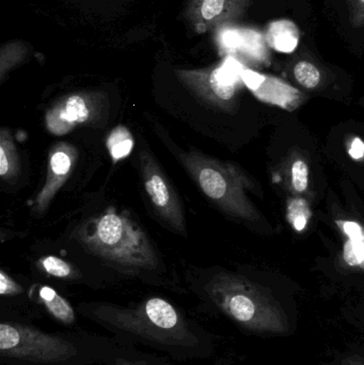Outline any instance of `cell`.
I'll list each match as a JSON object with an SVG mask.
<instances>
[{
    "label": "cell",
    "mask_w": 364,
    "mask_h": 365,
    "mask_svg": "<svg viewBox=\"0 0 364 365\" xmlns=\"http://www.w3.org/2000/svg\"><path fill=\"white\" fill-rule=\"evenodd\" d=\"M207 27L204 24H199V25H197V31H198L199 34H203V32L207 31Z\"/></svg>",
    "instance_id": "cell-27"
},
{
    "label": "cell",
    "mask_w": 364,
    "mask_h": 365,
    "mask_svg": "<svg viewBox=\"0 0 364 365\" xmlns=\"http://www.w3.org/2000/svg\"><path fill=\"white\" fill-rule=\"evenodd\" d=\"M75 237L87 252L126 274H140L160 268L155 249L145 231L113 208L85 221Z\"/></svg>",
    "instance_id": "cell-4"
},
{
    "label": "cell",
    "mask_w": 364,
    "mask_h": 365,
    "mask_svg": "<svg viewBox=\"0 0 364 365\" xmlns=\"http://www.w3.org/2000/svg\"><path fill=\"white\" fill-rule=\"evenodd\" d=\"M105 98L96 93H75L61 98L47 110L45 124L56 136H63L76 126L104 125L107 118Z\"/></svg>",
    "instance_id": "cell-7"
},
{
    "label": "cell",
    "mask_w": 364,
    "mask_h": 365,
    "mask_svg": "<svg viewBox=\"0 0 364 365\" xmlns=\"http://www.w3.org/2000/svg\"><path fill=\"white\" fill-rule=\"evenodd\" d=\"M140 170L145 192L155 212L175 231L185 234V218L181 200L149 152H140Z\"/></svg>",
    "instance_id": "cell-8"
},
{
    "label": "cell",
    "mask_w": 364,
    "mask_h": 365,
    "mask_svg": "<svg viewBox=\"0 0 364 365\" xmlns=\"http://www.w3.org/2000/svg\"><path fill=\"white\" fill-rule=\"evenodd\" d=\"M181 160L200 190L218 207L248 222L261 220L246 195L252 182L239 167L196 151L183 154Z\"/></svg>",
    "instance_id": "cell-5"
},
{
    "label": "cell",
    "mask_w": 364,
    "mask_h": 365,
    "mask_svg": "<svg viewBox=\"0 0 364 365\" xmlns=\"http://www.w3.org/2000/svg\"><path fill=\"white\" fill-rule=\"evenodd\" d=\"M244 66L228 57L217 68L209 71L181 72L180 78L200 100L224 111L234 110Z\"/></svg>",
    "instance_id": "cell-6"
},
{
    "label": "cell",
    "mask_w": 364,
    "mask_h": 365,
    "mask_svg": "<svg viewBox=\"0 0 364 365\" xmlns=\"http://www.w3.org/2000/svg\"><path fill=\"white\" fill-rule=\"evenodd\" d=\"M288 219L297 231H303L309 220V210L305 202L295 200L288 205Z\"/></svg>",
    "instance_id": "cell-21"
},
{
    "label": "cell",
    "mask_w": 364,
    "mask_h": 365,
    "mask_svg": "<svg viewBox=\"0 0 364 365\" xmlns=\"http://www.w3.org/2000/svg\"><path fill=\"white\" fill-rule=\"evenodd\" d=\"M43 312L51 317L56 323L66 328H75L77 325V309L68 299L57 293L53 287L40 285L33 296Z\"/></svg>",
    "instance_id": "cell-11"
},
{
    "label": "cell",
    "mask_w": 364,
    "mask_h": 365,
    "mask_svg": "<svg viewBox=\"0 0 364 365\" xmlns=\"http://www.w3.org/2000/svg\"><path fill=\"white\" fill-rule=\"evenodd\" d=\"M78 150L68 143H56L51 148L47 164V177L44 186L33 201V212L42 215L51 205L55 195L68 181L76 167Z\"/></svg>",
    "instance_id": "cell-9"
},
{
    "label": "cell",
    "mask_w": 364,
    "mask_h": 365,
    "mask_svg": "<svg viewBox=\"0 0 364 365\" xmlns=\"http://www.w3.org/2000/svg\"><path fill=\"white\" fill-rule=\"evenodd\" d=\"M241 44L239 51L256 62H266L269 55L265 36L251 29H241Z\"/></svg>",
    "instance_id": "cell-16"
},
{
    "label": "cell",
    "mask_w": 364,
    "mask_h": 365,
    "mask_svg": "<svg viewBox=\"0 0 364 365\" xmlns=\"http://www.w3.org/2000/svg\"><path fill=\"white\" fill-rule=\"evenodd\" d=\"M128 343L83 330L51 332L0 321L1 365H109Z\"/></svg>",
    "instance_id": "cell-2"
},
{
    "label": "cell",
    "mask_w": 364,
    "mask_h": 365,
    "mask_svg": "<svg viewBox=\"0 0 364 365\" xmlns=\"http://www.w3.org/2000/svg\"><path fill=\"white\" fill-rule=\"evenodd\" d=\"M350 154L354 160H361L364 158V143L361 139L355 138L350 145Z\"/></svg>",
    "instance_id": "cell-25"
},
{
    "label": "cell",
    "mask_w": 364,
    "mask_h": 365,
    "mask_svg": "<svg viewBox=\"0 0 364 365\" xmlns=\"http://www.w3.org/2000/svg\"><path fill=\"white\" fill-rule=\"evenodd\" d=\"M293 74H294L297 83L307 90L316 89L322 81V74H321L320 70L313 63L306 61V60L295 64Z\"/></svg>",
    "instance_id": "cell-18"
},
{
    "label": "cell",
    "mask_w": 364,
    "mask_h": 365,
    "mask_svg": "<svg viewBox=\"0 0 364 365\" xmlns=\"http://www.w3.org/2000/svg\"><path fill=\"white\" fill-rule=\"evenodd\" d=\"M109 365H171L165 358L138 351L135 345H128Z\"/></svg>",
    "instance_id": "cell-17"
},
{
    "label": "cell",
    "mask_w": 364,
    "mask_h": 365,
    "mask_svg": "<svg viewBox=\"0 0 364 365\" xmlns=\"http://www.w3.org/2000/svg\"><path fill=\"white\" fill-rule=\"evenodd\" d=\"M244 85L263 102L292 110L303 102V94L282 79L261 74L250 68L241 73Z\"/></svg>",
    "instance_id": "cell-10"
},
{
    "label": "cell",
    "mask_w": 364,
    "mask_h": 365,
    "mask_svg": "<svg viewBox=\"0 0 364 365\" xmlns=\"http://www.w3.org/2000/svg\"><path fill=\"white\" fill-rule=\"evenodd\" d=\"M201 295L207 310L246 334L286 336L296 330L295 311L269 287L243 274L216 272L201 285Z\"/></svg>",
    "instance_id": "cell-3"
},
{
    "label": "cell",
    "mask_w": 364,
    "mask_h": 365,
    "mask_svg": "<svg viewBox=\"0 0 364 365\" xmlns=\"http://www.w3.org/2000/svg\"><path fill=\"white\" fill-rule=\"evenodd\" d=\"M76 309L118 340L177 361L209 359L215 353V336L165 298L150 297L130 306L83 302Z\"/></svg>",
    "instance_id": "cell-1"
},
{
    "label": "cell",
    "mask_w": 364,
    "mask_h": 365,
    "mask_svg": "<svg viewBox=\"0 0 364 365\" xmlns=\"http://www.w3.org/2000/svg\"><path fill=\"white\" fill-rule=\"evenodd\" d=\"M350 323L356 327L360 328L364 331V309L361 310L355 311L354 314L352 315V319H348Z\"/></svg>",
    "instance_id": "cell-26"
},
{
    "label": "cell",
    "mask_w": 364,
    "mask_h": 365,
    "mask_svg": "<svg viewBox=\"0 0 364 365\" xmlns=\"http://www.w3.org/2000/svg\"><path fill=\"white\" fill-rule=\"evenodd\" d=\"M21 171V160L17 153L12 134L8 128L0 132V178L2 181H11Z\"/></svg>",
    "instance_id": "cell-13"
},
{
    "label": "cell",
    "mask_w": 364,
    "mask_h": 365,
    "mask_svg": "<svg viewBox=\"0 0 364 365\" xmlns=\"http://www.w3.org/2000/svg\"><path fill=\"white\" fill-rule=\"evenodd\" d=\"M322 365H364V345H350Z\"/></svg>",
    "instance_id": "cell-20"
},
{
    "label": "cell",
    "mask_w": 364,
    "mask_h": 365,
    "mask_svg": "<svg viewBox=\"0 0 364 365\" xmlns=\"http://www.w3.org/2000/svg\"><path fill=\"white\" fill-rule=\"evenodd\" d=\"M25 293L24 287L4 270L0 272V296L1 298L13 297Z\"/></svg>",
    "instance_id": "cell-22"
},
{
    "label": "cell",
    "mask_w": 364,
    "mask_h": 365,
    "mask_svg": "<svg viewBox=\"0 0 364 365\" xmlns=\"http://www.w3.org/2000/svg\"><path fill=\"white\" fill-rule=\"evenodd\" d=\"M134 145L132 133L123 125L115 126L107 136V150L115 164L128 158L134 149Z\"/></svg>",
    "instance_id": "cell-14"
},
{
    "label": "cell",
    "mask_w": 364,
    "mask_h": 365,
    "mask_svg": "<svg viewBox=\"0 0 364 365\" xmlns=\"http://www.w3.org/2000/svg\"><path fill=\"white\" fill-rule=\"evenodd\" d=\"M241 29H226L220 34V44L228 53H236L241 48Z\"/></svg>",
    "instance_id": "cell-23"
},
{
    "label": "cell",
    "mask_w": 364,
    "mask_h": 365,
    "mask_svg": "<svg viewBox=\"0 0 364 365\" xmlns=\"http://www.w3.org/2000/svg\"><path fill=\"white\" fill-rule=\"evenodd\" d=\"M267 46L281 53H292L298 47L301 31L294 21L278 19L267 25L265 31Z\"/></svg>",
    "instance_id": "cell-12"
},
{
    "label": "cell",
    "mask_w": 364,
    "mask_h": 365,
    "mask_svg": "<svg viewBox=\"0 0 364 365\" xmlns=\"http://www.w3.org/2000/svg\"><path fill=\"white\" fill-rule=\"evenodd\" d=\"M290 182L293 191L303 193L309 187V166L305 158L296 155L291 163Z\"/></svg>",
    "instance_id": "cell-19"
},
{
    "label": "cell",
    "mask_w": 364,
    "mask_h": 365,
    "mask_svg": "<svg viewBox=\"0 0 364 365\" xmlns=\"http://www.w3.org/2000/svg\"><path fill=\"white\" fill-rule=\"evenodd\" d=\"M38 267L43 274L49 278L64 281H77L81 278L78 269L73 267L70 263L55 255L41 257L38 261Z\"/></svg>",
    "instance_id": "cell-15"
},
{
    "label": "cell",
    "mask_w": 364,
    "mask_h": 365,
    "mask_svg": "<svg viewBox=\"0 0 364 365\" xmlns=\"http://www.w3.org/2000/svg\"><path fill=\"white\" fill-rule=\"evenodd\" d=\"M350 24L354 28L364 27V0H346Z\"/></svg>",
    "instance_id": "cell-24"
}]
</instances>
